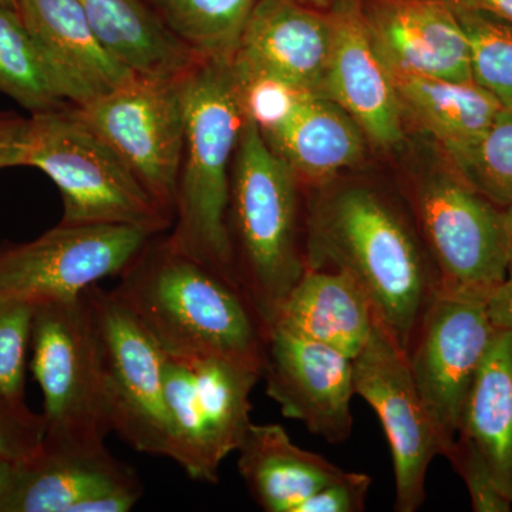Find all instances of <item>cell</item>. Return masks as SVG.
<instances>
[{"label": "cell", "instance_id": "6da1fadb", "mask_svg": "<svg viewBox=\"0 0 512 512\" xmlns=\"http://www.w3.org/2000/svg\"><path fill=\"white\" fill-rule=\"evenodd\" d=\"M305 215L306 268L345 272L404 352L434 296L439 275L407 204L363 181L315 187Z\"/></svg>", "mask_w": 512, "mask_h": 512}, {"label": "cell", "instance_id": "7a4b0ae2", "mask_svg": "<svg viewBox=\"0 0 512 512\" xmlns=\"http://www.w3.org/2000/svg\"><path fill=\"white\" fill-rule=\"evenodd\" d=\"M114 292L167 356L220 357L262 372L268 329L244 291L156 235Z\"/></svg>", "mask_w": 512, "mask_h": 512}, {"label": "cell", "instance_id": "3957f363", "mask_svg": "<svg viewBox=\"0 0 512 512\" xmlns=\"http://www.w3.org/2000/svg\"><path fill=\"white\" fill-rule=\"evenodd\" d=\"M181 82L184 150L174 224L167 238L178 251L238 285L228 207L232 163L247 120L241 76L232 59H198Z\"/></svg>", "mask_w": 512, "mask_h": 512}, {"label": "cell", "instance_id": "277c9868", "mask_svg": "<svg viewBox=\"0 0 512 512\" xmlns=\"http://www.w3.org/2000/svg\"><path fill=\"white\" fill-rule=\"evenodd\" d=\"M302 185L247 117L232 163L228 234L239 288L268 330L306 269Z\"/></svg>", "mask_w": 512, "mask_h": 512}, {"label": "cell", "instance_id": "5b68a950", "mask_svg": "<svg viewBox=\"0 0 512 512\" xmlns=\"http://www.w3.org/2000/svg\"><path fill=\"white\" fill-rule=\"evenodd\" d=\"M23 167L45 173L63 201L60 224L133 225L163 234L174 218L80 116L76 106L29 117Z\"/></svg>", "mask_w": 512, "mask_h": 512}, {"label": "cell", "instance_id": "8992f818", "mask_svg": "<svg viewBox=\"0 0 512 512\" xmlns=\"http://www.w3.org/2000/svg\"><path fill=\"white\" fill-rule=\"evenodd\" d=\"M440 157L436 165L413 171L404 201L439 275L440 292L485 303L507 274V211Z\"/></svg>", "mask_w": 512, "mask_h": 512}, {"label": "cell", "instance_id": "52a82bcc", "mask_svg": "<svg viewBox=\"0 0 512 512\" xmlns=\"http://www.w3.org/2000/svg\"><path fill=\"white\" fill-rule=\"evenodd\" d=\"M32 372L43 394L46 440L100 446L111 431L99 330L86 291L36 303Z\"/></svg>", "mask_w": 512, "mask_h": 512}, {"label": "cell", "instance_id": "ba28073f", "mask_svg": "<svg viewBox=\"0 0 512 512\" xmlns=\"http://www.w3.org/2000/svg\"><path fill=\"white\" fill-rule=\"evenodd\" d=\"M262 372L220 357H173L165 363L167 458L192 480L215 484L251 421Z\"/></svg>", "mask_w": 512, "mask_h": 512}, {"label": "cell", "instance_id": "9c48e42d", "mask_svg": "<svg viewBox=\"0 0 512 512\" xmlns=\"http://www.w3.org/2000/svg\"><path fill=\"white\" fill-rule=\"evenodd\" d=\"M183 74H136L83 107L80 116L133 171L148 194L174 218L183 158Z\"/></svg>", "mask_w": 512, "mask_h": 512}, {"label": "cell", "instance_id": "30bf717a", "mask_svg": "<svg viewBox=\"0 0 512 512\" xmlns=\"http://www.w3.org/2000/svg\"><path fill=\"white\" fill-rule=\"evenodd\" d=\"M86 295L99 330L111 430L138 453L167 457V353L114 289L94 285Z\"/></svg>", "mask_w": 512, "mask_h": 512}, {"label": "cell", "instance_id": "8fae6325", "mask_svg": "<svg viewBox=\"0 0 512 512\" xmlns=\"http://www.w3.org/2000/svg\"><path fill=\"white\" fill-rule=\"evenodd\" d=\"M133 225L59 224L33 241L0 247V296L30 303L76 298L119 276L156 237Z\"/></svg>", "mask_w": 512, "mask_h": 512}, {"label": "cell", "instance_id": "7c38bea8", "mask_svg": "<svg viewBox=\"0 0 512 512\" xmlns=\"http://www.w3.org/2000/svg\"><path fill=\"white\" fill-rule=\"evenodd\" d=\"M355 393L382 423L392 450L397 512L419 510L431 461L443 444L414 383L402 346L376 320L365 348L353 359Z\"/></svg>", "mask_w": 512, "mask_h": 512}, {"label": "cell", "instance_id": "4fadbf2b", "mask_svg": "<svg viewBox=\"0 0 512 512\" xmlns=\"http://www.w3.org/2000/svg\"><path fill=\"white\" fill-rule=\"evenodd\" d=\"M484 302L439 292L407 349L414 383L447 453L460 430L468 392L493 342Z\"/></svg>", "mask_w": 512, "mask_h": 512}, {"label": "cell", "instance_id": "5bb4252c", "mask_svg": "<svg viewBox=\"0 0 512 512\" xmlns=\"http://www.w3.org/2000/svg\"><path fill=\"white\" fill-rule=\"evenodd\" d=\"M266 394L288 419L298 420L328 443L348 440L353 430V359L338 350L268 330L264 369Z\"/></svg>", "mask_w": 512, "mask_h": 512}, {"label": "cell", "instance_id": "9a60e30c", "mask_svg": "<svg viewBox=\"0 0 512 512\" xmlns=\"http://www.w3.org/2000/svg\"><path fill=\"white\" fill-rule=\"evenodd\" d=\"M144 493L136 471L106 444L43 441L28 463L6 512H127Z\"/></svg>", "mask_w": 512, "mask_h": 512}, {"label": "cell", "instance_id": "2e32d148", "mask_svg": "<svg viewBox=\"0 0 512 512\" xmlns=\"http://www.w3.org/2000/svg\"><path fill=\"white\" fill-rule=\"evenodd\" d=\"M333 16L295 0H256L232 62L241 76L323 96Z\"/></svg>", "mask_w": 512, "mask_h": 512}, {"label": "cell", "instance_id": "e0dca14e", "mask_svg": "<svg viewBox=\"0 0 512 512\" xmlns=\"http://www.w3.org/2000/svg\"><path fill=\"white\" fill-rule=\"evenodd\" d=\"M333 46L323 96L355 120L367 143L379 150L402 147L404 116L392 76L360 16L357 0H340L330 9Z\"/></svg>", "mask_w": 512, "mask_h": 512}, {"label": "cell", "instance_id": "ac0fdd59", "mask_svg": "<svg viewBox=\"0 0 512 512\" xmlns=\"http://www.w3.org/2000/svg\"><path fill=\"white\" fill-rule=\"evenodd\" d=\"M357 6L387 66L473 80L467 36L448 0H357Z\"/></svg>", "mask_w": 512, "mask_h": 512}, {"label": "cell", "instance_id": "d6986e66", "mask_svg": "<svg viewBox=\"0 0 512 512\" xmlns=\"http://www.w3.org/2000/svg\"><path fill=\"white\" fill-rule=\"evenodd\" d=\"M16 10L66 83L73 106H86L136 76L103 45L77 0H18Z\"/></svg>", "mask_w": 512, "mask_h": 512}, {"label": "cell", "instance_id": "ffe728a7", "mask_svg": "<svg viewBox=\"0 0 512 512\" xmlns=\"http://www.w3.org/2000/svg\"><path fill=\"white\" fill-rule=\"evenodd\" d=\"M259 131L299 181L313 188L356 168L366 156L367 140L355 120L319 94H299L278 123Z\"/></svg>", "mask_w": 512, "mask_h": 512}, {"label": "cell", "instance_id": "44dd1931", "mask_svg": "<svg viewBox=\"0 0 512 512\" xmlns=\"http://www.w3.org/2000/svg\"><path fill=\"white\" fill-rule=\"evenodd\" d=\"M376 320L366 293L348 274L306 268L269 329L285 330L355 359L365 348Z\"/></svg>", "mask_w": 512, "mask_h": 512}, {"label": "cell", "instance_id": "7402d4cb", "mask_svg": "<svg viewBox=\"0 0 512 512\" xmlns=\"http://www.w3.org/2000/svg\"><path fill=\"white\" fill-rule=\"evenodd\" d=\"M386 67L404 120H412L433 138L443 156L476 144L503 109L500 101L474 80L457 82Z\"/></svg>", "mask_w": 512, "mask_h": 512}, {"label": "cell", "instance_id": "603a6c76", "mask_svg": "<svg viewBox=\"0 0 512 512\" xmlns=\"http://www.w3.org/2000/svg\"><path fill=\"white\" fill-rule=\"evenodd\" d=\"M237 453L239 474L266 512H296L343 471L293 443L281 424H249Z\"/></svg>", "mask_w": 512, "mask_h": 512}, {"label": "cell", "instance_id": "cb8c5ba5", "mask_svg": "<svg viewBox=\"0 0 512 512\" xmlns=\"http://www.w3.org/2000/svg\"><path fill=\"white\" fill-rule=\"evenodd\" d=\"M103 45L140 76H181L195 56L158 18L147 0H77Z\"/></svg>", "mask_w": 512, "mask_h": 512}, {"label": "cell", "instance_id": "d4e9b609", "mask_svg": "<svg viewBox=\"0 0 512 512\" xmlns=\"http://www.w3.org/2000/svg\"><path fill=\"white\" fill-rule=\"evenodd\" d=\"M458 434L473 441L512 501V333L507 330L495 332L478 367Z\"/></svg>", "mask_w": 512, "mask_h": 512}, {"label": "cell", "instance_id": "484cf974", "mask_svg": "<svg viewBox=\"0 0 512 512\" xmlns=\"http://www.w3.org/2000/svg\"><path fill=\"white\" fill-rule=\"evenodd\" d=\"M0 93L32 114L73 106L70 92L18 10L0 5Z\"/></svg>", "mask_w": 512, "mask_h": 512}, {"label": "cell", "instance_id": "4316f807", "mask_svg": "<svg viewBox=\"0 0 512 512\" xmlns=\"http://www.w3.org/2000/svg\"><path fill=\"white\" fill-rule=\"evenodd\" d=\"M168 30L201 59H232L256 0H147Z\"/></svg>", "mask_w": 512, "mask_h": 512}, {"label": "cell", "instance_id": "83f0119b", "mask_svg": "<svg viewBox=\"0 0 512 512\" xmlns=\"http://www.w3.org/2000/svg\"><path fill=\"white\" fill-rule=\"evenodd\" d=\"M446 158L484 197L512 210V109L503 107L476 144Z\"/></svg>", "mask_w": 512, "mask_h": 512}, {"label": "cell", "instance_id": "f1b7e54d", "mask_svg": "<svg viewBox=\"0 0 512 512\" xmlns=\"http://www.w3.org/2000/svg\"><path fill=\"white\" fill-rule=\"evenodd\" d=\"M454 8V6H453ZM470 46L471 76L512 109V25L481 10L454 8Z\"/></svg>", "mask_w": 512, "mask_h": 512}, {"label": "cell", "instance_id": "f546056e", "mask_svg": "<svg viewBox=\"0 0 512 512\" xmlns=\"http://www.w3.org/2000/svg\"><path fill=\"white\" fill-rule=\"evenodd\" d=\"M35 303L0 296V404L26 407V366Z\"/></svg>", "mask_w": 512, "mask_h": 512}, {"label": "cell", "instance_id": "4dcf8cb0", "mask_svg": "<svg viewBox=\"0 0 512 512\" xmlns=\"http://www.w3.org/2000/svg\"><path fill=\"white\" fill-rule=\"evenodd\" d=\"M444 457L463 478L476 512H510L512 501L498 487L493 470L473 441L458 434Z\"/></svg>", "mask_w": 512, "mask_h": 512}, {"label": "cell", "instance_id": "1f68e13d", "mask_svg": "<svg viewBox=\"0 0 512 512\" xmlns=\"http://www.w3.org/2000/svg\"><path fill=\"white\" fill-rule=\"evenodd\" d=\"M46 437L43 414L0 404V458L28 463L39 453Z\"/></svg>", "mask_w": 512, "mask_h": 512}, {"label": "cell", "instance_id": "d6a6232c", "mask_svg": "<svg viewBox=\"0 0 512 512\" xmlns=\"http://www.w3.org/2000/svg\"><path fill=\"white\" fill-rule=\"evenodd\" d=\"M372 480L367 474L343 470L299 505L296 512H362Z\"/></svg>", "mask_w": 512, "mask_h": 512}, {"label": "cell", "instance_id": "836d02e7", "mask_svg": "<svg viewBox=\"0 0 512 512\" xmlns=\"http://www.w3.org/2000/svg\"><path fill=\"white\" fill-rule=\"evenodd\" d=\"M29 119L15 113H0V171L23 167Z\"/></svg>", "mask_w": 512, "mask_h": 512}, {"label": "cell", "instance_id": "e575fe53", "mask_svg": "<svg viewBox=\"0 0 512 512\" xmlns=\"http://www.w3.org/2000/svg\"><path fill=\"white\" fill-rule=\"evenodd\" d=\"M488 318L497 330L512 333V242L508 254L507 274L485 301Z\"/></svg>", "mask_w": 512, "mask_h": 512}, {"label": "cell", "instance_id": "d590c367", "mask_svg": "<svg viewBox=\"0 0 512 512\" xmlns=\"http://www.w3.org/2000/svg\"><path fill=\"white\" fill-rule=\"evenodd\" d=\"M448 2L454 8L491 13L512 25V0H448Z\"/></svg>", "mask_w": 512, "mask_h": 512}, {"label": "cell", "instance_id": "8d00e7d4", "mask_svg": "<svg viewBox=\"0 0 512 512\" xmlns=\"http://www.w3.org/2000/svg\"><path fill=\"white\" fill-rule=\"evenodd\" d=\"M22 463L0 458V512H6L10 498L19 483Z\"/></svg>", "mask_w": 512, "mask_h": 512}, {"label": "cell", "instance_id": "74e56055", "mask_svg": "<svg viewBox=\"0 0 512 512\" xmlns=\"http://www.w3.org/2000/svg\"><path fill=\"white\" fill-rule=\"evenodd\" d=\"M295 2L302 3V5L313 9L330 10L333 6L338 5L340 0H295Z\"/></svg>", "mask_w": 512, "mask_h": 512}, {"label": "cell", "instance_id": "f35d334b", "mask_svg": "<svg viewBox=\"0 0 512 512\" xmlns=\"http://www.w3.org/2000/svg\"><path fill=\"white\" fill-rule=\"evenodd\" d=\"M0 5L8 6L10 9L18 8V0H0Z\"/></svg>", "mask_w": 512, "mask_h": 512}, {"label": "cell", "instance_id": "ab89813d", "mask_svg": "<svg viewBox=\"0 0 512 512\" xmlns=\"http://www.w3.org/2000/svg\"><path fill=\"white\" fill-rule=\"evenodd\" d=\"M507 220H508V227H510L511 237H512V210L507 211Z\"/></svg>", "mask_w": 512, "mask_h": 512}]
</instances>
